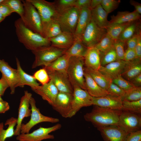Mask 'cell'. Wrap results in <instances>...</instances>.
Instances as JSON below:
<instances>
[{"label":"cell","mask_w":141,"mask_h":141,"mask_svg":"<svg viewBox=\"0 0 141 141\" xmlns=\"http://www.w3.org/2000/svg\"><path fill=\"white\" fill-rule=\"evenodd\" d=\"M15 32L19 41L27 49L32 51L51 45L49 39L27 28L20 18L14 22Z\"/></svg>","instance_id":"cell-1"},{"label":"cell","mask_w":141,"mask_h":141,"mask_svg":"<svg viewBox=\"0 0 141 141\" xmlns=\"http://www.w3.org/2000/svg\"><path fill=\"white\" fill-rule=\"evenodd\" d=\"M93 105L91 111L84 116L86 121L91 122L97 128L110 125L118 126L119 116L122 110Z\"/></svg>","instance_id":"cell-2"},{"label":"cell","mask_w":141,"mask_h":141,"mask_svg":"<svg viewBox=\"0 0 141 141\" xmlns=\"http://www.w3.org/2000/svg\"><path fill=\"white\" fill-rule=\"evenodd\" d=\"M66 50L60 49L51 45L42 47L32 51L35 59L32 68L46 66L64 54Z\"/></svg>","instance_id":"cell-3"},{"label":"cell","mask_w":141,"mask_h":141,"mask_svg":"<svg viewBox=\"0 0 141 141\" xmlns=\"http://www.w3.org/2000/svg\"><path fill=\"white\" fill-rule=\"evenodd\" d=\"M22 1L24 5V11L23 16L21 18L24 25L33 32L43 36L42 22L37 10L28 0Z\"/></svg>","instance_id":"cell-4"},{"label":"cell","mask_w":141,"mask_h":141,"mask_svg":"<svg viewBox=\"0 0 141 141\" xmlns=\"http://www.w3.org/2000/svg\"><path fill=\"white\" fill-rule=\"evenodd\" d=\"M84 57H71L67 73L73 87L74 85H77L86 90L84 75Z\"/></svg>","instance_id":"cell-5"},{"label":"cell","mask_w":141,"mask_h":141,"mask_svg":"<svg viewBox=\"0 0 141 141\" xmlns=\"http://www.w3.org/2000/svg\"><path fill=\"white\" fill-rule=\"evenodd\" d=\"M80 10L74 7L58 13L55 19L62 32L73 34L77 26Z\"/></svg>","instance_id":"cell-6"},{"label":"cell","mask_w":141,"mask_h":141,"mask_svg":"<svg viewBox=\"0 0 141 141\" xmlns=\"http://www.w3.org/2000/svg\"><path fill=\"white\" fill-rule=\"evenodd\" d=\"M36 8L41 19L44 28L51 21L55 20L58 14L54 2L44 0H28Z\"/></svg>","instance_id":"cell-7"},{"label":"cell","mask_w":141,"mask_h":141,"mask_svg":"<svg viewBox=\"0 0 141 141\" xmlns=\"http://www.w3.org/2000/svg\"><path fill=\"white\" fill-rule=\"evenodd\" d=\"M36 102L32 97L30 101L31 113L30 120L26 124L22 123L20 133H28L31 129L37 124L44 122L52 123H57L59 120L57 118L45 116L41 113L36 105Z\"/></svg>","instance_id":"cell-8"},{"label":"cell","mask_w":141,"mask_h":141,"mask_svg":"<svg viewBox=\"0 0 141 141\" xmlns=\"http://www.w3.org/2000/svg\"><path fill=\"white\" fill-rule=\"evenodd\" d=\"M106 33V29L98 26L92 18L80 38L87 48L94 47Z\"/></svg>","instance_id":"cell-9"},{"label":"cell","mask_w":141,"mask_h":141,"mask_svg":"<svg viewBox=\"0 0 141 141\" xmlns=\"http://www.w3.org/2000/svg\"><path fill=\"white\" fill-rule=\"evenodd\" d=\"M61 127L60 124L49 127H40L31 133H20L17 136L16 139L19 141H42L46 139H53L55 138L54 136L49 133L60 129Z\"/></svg>","instance_id":"cell-10"},{"label":"cell","mask_w":141,"mask_h":141,"mask_svg":"<svg viewBox=\"0 0 141 141\" xmlns=\"http://www.w3.org/2000/svg\"><path fill=\"white\" fill-rule=\"evenodd\" d=\"M73 87L72 110L69 118L75 115L82 108L92 105L93 97L86 90L76 85L73 86Z\"/></svg>","instance_id":"cell-11"},{"label":"cell","mask_w":141,"mask_h":141,"mask_svg":"<svg viewBox=\"0 0 141 141\" xmlns=\"http://www.w3.org/2000/svg\"><path fill=\"white\" fill-rule=\"evenodd\" d=\"M118 126L129 133L140 130L141 114L122 110L119 116Z\"/></svg>","instance_id":"cell-12"},{"label":"cell","mask_w":141,"mask_h":141,"mask_svg":"<svg viewBox=\"0 0 141 141\" xmlns=\"http://www.w3.org/2000/svg\"><path fill=\"white\" fill-rule=\"evenodd\" d=\"M72 98V94L59 92L52 108L62 117L69 118Z\"/></svg>","instance_id":"cell-13"},{"label":"cell","mask_w":141,"mask_h":141,"mask_svg":"<svg viewBox=\"0 0 141 141\" xmlns=\"http://www.w3.org/2000/svg\"><path fill=\"white\" fill-rule=\"evenodd\" d=\"M32 97L31 93L26 90L24 91V95L20 99L17 124L14 130V136H17L20 134L21 126L24 118L31 115V110L29 107L30 101Z\"/></svg>","instance_id":"cell-14"},{"label":"cell","mask_w":141,"mask_h":141,"mask_svg":"<svg viewBox=\"0 0 141 141\" xmlns=\"http://www.w3.org/2000/svg\"><path fill=\"white\" fill-rule=\"evenodd\" d=\"M0 71L9 84L11 94H14L20 81L18 71L12 68L4 60L0 59Z\"/></svg>","instance_id":"cell-15"},{"label":"cell","mask_w":141,"mask_h":141,"mask_svg":"<svg viewBox=\"0 0 141 141\" xmlns=\"http://www.w3.org/2000/svg\"><path fill=\"white\" fill-rule=\"evenodd\" d=\"M97 128L104 141H126L129 134L117 125H110Z\"/></svg>","instance_id":"cell-16"},{"label":"cell","mask_w":141,"mask_h":141,"mask_svg":"<svg viewBox=\"0 0 141 141\" xmlns=\"http://www.w3.org/2000/svg\"><path fill=\"white\" fill-rule=\"evenodd\" d=\"M92 104L102 108L122 110V101L121 98L109 94L102 97H93Z\"/></svg>","instance_id":"cell-17"},{"label":"cell","mask_w":141,"mask_h":141,"mask_svg":"<svg viewBox=\"0 0 141 141\" xmlns=\"http://www.w3.org/2000/svg\"><path fill=\"white\" fill-rule=\"evenodd\" d=\"M59 92L72 94L73 87L68 78L67 74L54 71L48 73Z\"/></svg>","instance_id":"cell-18"},{"label":"cell","mask_w":141,"mask_h":141,"mask_svg":"<svg viewBox=\"0 0 141 141\" xmlns=\"http://www.w3.org/2000/svg\"><path fill=\"white\" fill-rule=\"evenodd\" d=\"M32 89L52 106L54 104L59 92L58 90L51 80L48 83Z\"/></svg>","instance_id":"cell-19"},{"label":"cell","mask_w":141,"mask_h":141,"mask_svg":"<svg viewBox=\"0 0 141 141\" xmlns=\"http://www.w3.org/2000/svg\"><path fill=\"white\" fill-rule=\"evenodd\" d=\"M126 62L124 60H118L104 66H101L98 70L112 80L121 75Z\"/></svg>","instance_id":"cell-20"},{"label":"cell","mask_w":141,"mask_h":141,"mask_svg":"<svg viewBox=\"0 0 141 141\" xmlns=\"http://www.w3.org/2000/svg\"><path fill=\"white\" fill-rule=\"evenodd\" d=\"M51 45L57 48L67 50L73 44L74 37L73 34L62 32L57 36L49 39Z\"/></svg>","instance_id":"cell-21"},{"label":"cell","mask_w":141,"mask_h":141,"mask_svg":"<svg viewBox=\"0 0 141 141\" xmlns=\"http://www.w3.org/2000/svg\"><path fill=\"white\" fill-rule=\"evenodd\" d=\"M141 59L136 58L126 61L121 74L124 79L130 81L132 79L141 73Z\"/></svg>","instance_id":"cell-22"},{"label":"cell","mask_w":141,"mask_h":141,"mask_svg":"<svg viewBox=\"0 0 141 141\" xmlns=\"http://www.w3.org/2000/svg\"><path fill=\"white\" fill-rule=\"evenodd\" d=\"M91 19V10L90 8H85L80 10L77 26L73 33L74 38H80Z\"/></svg>","instance_id":"cell-23"},{"label":"cell","mask_w":141,"mask_h":141,"mask_svg":"<svg viewBox=\"0 0 141 141\" xmlns=\"http://www.w3.org/2000/svg\"><path fill=\"white\" fill-rule=\"evenodd\" d=\"M102 53L95 47L89 48L84 57L86 67L98 70L101 66Z\"/></svg>","instance_id":"cell-24"},{"label":"cell","mask_w":141,"mask_h":141,"mask_svg":"<svg viewBox=\"0 0 141 141\" xmlns=\"http://www.w3.org/2000/svg\"><path fill=\"white\" fill-rule=\"evenodd\" d=\"M140 15L135 10L132 12L119 11L116 15L111 16L109 25L131 22L140 20Z\"/></svg>","instance_id":"cell-25"},{"label":"cell","mask_w":141,"mask_h":141,"mask_svg":"<svg viewBox=\"0 0 141 141\" xmlns=\"http://www.w3.org/2000/svg\"><path fill=\"white\" fill-rule=\"evenodd\" d=\"M84 75L86 90L92 97H102L108 94L107 91L99 86L91 76L84 70Z\"/></svg>","instance_id":"cell-26"},{"label":"cell","mask_w":141,"mask_h":141,"mask_svg":"<svg viewBox=\"0 0 141 141\" xmlns=\"http://www.w3.org/2000/svg\"><path fill=\"white\" fill-rule=\"evenodd\" d=\"M70 57L64 54L58 57L44 68L48 74L54 71L58 72L67 74Z\"/></svg>","instance_id":"cell-27"},{"label":"cell","mask_w":141,"mask_h":141,"mask_svg":"<svg viewBox=\"0 0 141 141\" xmlns=\"http://www.w3.org/2000/svg\"><path fill=\"white\" fill-rule=\"evenodd\" d=\"M92 18L99 27L106 29L109 25L107 19L108 14L100 4L91 10Z\"/></svg>","instance_id":"cell-28"},{"label":"cell","mask_w":141,"mask_h":141,"mask_svg":"<svg viewBox=\"0 0 141 141\" xmlns=\"http://www.w3.org/2000/svg\"><path fill=\"white\" fill-rule=\"evenodd\" d=\"M17 69L18 71L20 78V81L17 86L23 87L25 85L30 86L32 89H34L39 86V84L37 81L33 77L25 72L20 65V62L17 58H16Z\"/></svg>","instance_id":"cell-29"},{"label":"cell","mask_w":141,"mask_h":141,"mask_svg":"<svg viewBox=\"0 0 141 141\" xmlns=\"http://www.w3.org/2000/svg\"><path fill=\"white\" fill-rule=\"evenodd\" d=\"M84 70L91 76L99 86L107 91L112 82L111 80L107 77L98 70L85 67H84Z\"/></svg>","instance_id":"cell-30"},{"label":"cell","mask_w":141,"mask_h":141,"mask_svg":"<svg viewBox=\"0 0 141 141\" xmlns=\"http://www.w3.org/2000/svg\"><path fill=\"white\" fill-rule=\"evenodd\" d=\"M83 43L81 38L78 37L74 38L73 44L66 51L65 54L70 57H84L87 49Z\"/></svg>","instance_id":"cell-31"},{"label":"cell","mask_w":141,"mask_h":141,"mask_svg":"<svg viewBox=\"0 0 141 141\" xmlns=\"http://www.w3.org/2000/svg\"><path fill=\"white\" fill-rule=\"evenodd\" d=\"M17 118L11 117L8 119L5 125L8 126L6 129L4 128L3 123H0V141H5L7 138L14 136V127L17 124Z\"/></svg>","instance_id":"cell-32"},{"label":"cell","mask_w":141,"mask_h":141,"mask_svg":"<svg viewBox=\"0 0 141 141\" xmlns=\"http://www.w3.org/2000/svg\"><path fill=\"white\" fill-rule=\"evenodd\" d=\"M140 20L131 22L124 30L118 39L125 42L140 31Z\"/></svg>","instance_id":"cell-33"},{"label":"cell","mask_w":141,"mask_h":141,"mask_svg":"<svg viewBox=\"0 0 141 141\" xmlns=\"http://www.w3.org/2000/svg\"><path fill=\"white\" fill-rule=\"evenodd\" d=\"M62 32L60 26L55 20L50 22L44 28L43 36L49 39L54 37Z\"/></svg>","instance_id":"cell-34"},{"label":"cell","mask_w":141,"mask_h":141,"mask_svg":"<svg viewBox=\"0 0 141 141\" xmlns=\"http://www.w3.org/2000/svg\"><path fill=\"white\" fill-rule=\"evenodd\" d=\"M131 22L110 25L106 29L107 33L114 40L118 39L124 30Z\"/></svg>","instance_id":"cell-35"},{"label":"cell","mask_w":141,"mask_h":141,"mask_svg":"<svg viewBox=\"0 0 141 141\" xmlns=\"http://www.w3.org/2000/svg\"><path fill=\"white\" fill-rule=\"evenodd\" d=\"M114 41V40L106 33L94 47L103 53L113 46Z\"/></svg>","instance_id":"cell-36"},{"label":"cell","mask_w":141,"mask_h":141,"mask_svg":"<svg viewBox=\"0 0 141 141\" xmlns=\"http://www.w3.org/2000/svg\"><path fill=\"white\" fill-rule=\"evenodd\" d=\"M3 3L8 6L13 12H16L22 17L24 13V7L22 1L20 0H4Z\"/></svg>","instance_id":"cell-37"},{"label":"cell","mask_w":141,"mask_h":141,"mask_svg":"<svg viewBox=\"0 0 141 141\" xmlns=\"http://www.w3.org/2000/svg\"><path fill=\"white\" fill-rule=\"evenodd\" d=\"M122 111H127L141 114V99L137 101H122Z\"/></svg>","instance_id":"cell-38"},{"label":"cell","mask_w":141,"mask_h":141,"mask_svg":"<svg viewBox=\"0 0 141 141\" xmlns=\"http://www.w3.org/2000/svg\"><path fill=\"white\" fill-rule=\"evenodd\" d=\"M122 101H136L141 99V87H134L125 92L124 95L120 98Z\"/></svg>","instance_id":"cell-39"},{"label":"cell","mask_w":141,"mask_h":141,"mask_svg":"<svg viewBox=\"0 0 141 141\" xmlns=\"http://www.w3.org/2000/svg\"><path fill=\"white\" fill-rule=\"evenodd\" d=\"M119 60L113 46L105 52L102 53L101 66H104Z\"/></svg>","instance_id":"cell-40"},{"label":"cell","mask_w":141,"mask_h":141,"mask_svg":"<svg viewBox=\"0 0 141 141\" xmlns=\"http://www.w3.org/2000/svg\"><path fill=\"white\" fill-rule=\"evenodd\" d=\"M112 81L126 92L135 87L129 81L123 78L121 75L112 80Z\"/></svg>","instance_id":"cell-41"},{"label":"cell","mask_w":141,"mask_h":141,"mask_svg":"<svg viewBox=\"0 0 141 141\" xmlns=\"http://www.w3.org/2000/svg\"><path fill=\"white\" fill-rule=\"evenodd\" d=\"M76 0H58L54 2L56 8L59 13L74 7Z\"/></svg>","instance_id":"cell-42"},{"label":"cell","mask_w":141,"mask_h":141,"mask_svg":"<svg viewBox=\"0 0 141 141\" xmlns=\"http://www.w3.org/2000/svg\"><path fill=\"white\" fill-rule=\"evenodd\" d=\"M120 2V0H102L101 5L108 14L117 8Z\"/></svg>","instance_id":"cell-43"},{"label":"cell","mask_w":141,"mask_h":141,"mask_svg":"<svg viewBox=\"0 0 141 141\" xmlns=\"http://www.w3.org/2000/svg\"><path fill=\"white\" fill-rule=\"evenodd\" d=\"M33 76L42 85L48 83L50 80L49 75L44 68L36 72Z\"/></svg>","instance_id":"cell-44"},{"label":"cell","mask_w":141,"mask_h":141,"mask_svg":"<svg viewBox=\"0 0 141 141\" xmlns=\"http://www.w3.org/2000/svg\"><path fill=\"white\" fill-rule=\"evenodd\" d=\"M125 42L119 39L114 40L113 47L119 60H124Z\"/></svg>","instance_id":"cell-45"},{"label":"cell","mask_w":141,"mask_h":141,"mask_svg":"<svg viewBox=\"0 0 141 141\" xmlns=\"http://www.w3.org/2000/svg\"><path fill=\"white\" fill-rule=\"evenodd\" d=\"M108 94L120 98L125 94V92L116 84L111 82L107 90Z\"/></svg>","instance_id":"cell-46"},{"label":"cell","mask_w":141,"mask_h":141,"mask_svg":"<svg viewBox=\"0 0 141 141\" xmlns=\"http://www.w3.org/2000/svg\"><path fill=\"white\" fill-rule=\"evenodd\" d=\"M140 34L141 31L125 42V45H126L127 49H134L138 41L139 36Z\"/></svg>","instance_id":"cell-47"},{"label":"cell","mask_w":141,"mask_h":141,"mask_svg":"<svg viewBox=\"0 0 141 141\" xmlns=\"http://www.w3.org/2000/svg\"><path fill=\"white\" fill-rule=\"evenodd\" d=\"M137 58L134 49H127L125 51L124 60L129 61Z\"/></svg>","instance_id":"cell-48"},{"label":"cell","mask_w":141,"mask_h":141,"mask_svg":"<svg viewBox=\"0 0 141 141\" xmlns=\"http://www.w3.org/2000/svg\"><path fill=\"white\" fill-rule=\"evenodd\" d=\"M126 141H141V130L130 133Z\"/></svg>","instance_id":"cell-49"},{"label":"cell","mask_w":141,"mask_h":141,"mask_svg":"<svg viewBox=\"0 0 141 141\" xmlns=\"http://www.w3.org/2000/svg\"><path fill=\"white\" fill-rule=\"evenodd\" d=\"M91 0H76L74 7L79 10L90 8Z\"/></svg>","instance_id":"cell-50"},{"label":"cell","mask_w":141,"mask_h":141,"mask_svg":"<svg viewBox=\"0 0 141 141\" xmlns=\"http://www.w3.org/2000/svg\"><path fill=\"white\" fill-rule=\"evenodd\" d=\"M13 11L7 5L2 3L0 4V13L5 17L10 15Z\"/></svg>","instance_id":"cell-51"},{"label":"cell","mask_w":141,"mask_h":141,"mask_svg":"<svg viewBox=\"0 0 141 141\" xmlns=\"http://www.w3.org/2000/svg\"><path fill=\"white\" fill-rule=\"evenodd\" d=\"M9 87V84L4 78L2 76L0 79V96H3L6 89Z\"/></svg>","instance_id":"cell-52"},{"label":"cell","mask_w":141,"mask_h":141,"mask_svg":"<svg viewBox=\"0 0 141 141\" xmlns=\"http://www.w3.org/2000/svg\"><path fill=\"white\" fill-rule=\"evenodd\" d=\"M137 58L141 59V34L139 36L138 41L135 48Z\"/></svg>","instance_id":"cell-53"},{"label":"cell","mask_w":141,"mask_h":141,"mask_svg":"<svg viewBox=\"0 0 141 141\" xmlns=\"http://www.w3.org/2000/svg\"><path fill=\"white\" fill-rule=\"evenodd\" d=\"M9 109L10 106L8 102L3 99L0 100V114L5 113Z\"/></svg>","instance_id":"cell-54"},{"label":"cell","mask_w":141,"mask_h":141,"mask_svg":"<svg viewBox=\"0 0 141 141\" xmlns=\"http://www.w3.org/2000/svg\"><path fill=\"white\" fill-rule=\"evenodd\" d=\"M129 81L135 87H141V73L134 77Z\"/></svg>","instance_id":"cell-55"},{"label":"cell","mask_w":141,"mask_h":141,"mask_svg":"<svg viewBox=\"0 0 141 141\" xmlns=\"http://www.w3.org/2000/svg\"><path fill=\"white\" fill-rule=\"evenodd\" d=\"M131 4L133 6L135 10L139 14H141V4L140 3L131 0L130 1Z\"/></svg>","instance_id":"cell-56"},{"label":"cell","mask_w":141,"mask_h":141,"mask_svg":"<svg viewBox=\"0 0 141 141\" xmlns=\"http://www.w3.org/2000/svg\"><path fill=\"white\" fill-rule=\"evenodd\" d=\"M102 0H91L90 8L91 10L101 4Z\"/></svg>","instance_id":"cell-57"},{"label":"cell","mask_w":141,"mask_h":141,"mask_svg":"<svg viewBox=\"0 0 141 141\" xmlns=\"http://www.w3.org/2000/svg\"><path fill=\"white\" fill-rule=\"evenodd\" d=\"M5 18V17L0 13V23L3 21Z\"/></svg>","instance_id":"cell-58"},{"label":"cell","mask_w":141,"mask_h":141,"mask_svg":"<svg viewBox=\"0 0 141 141\" xmlns=\"http://www.w3.org/2000/svg\"><path fill=\"white\" fill-rule=\"evenodd\" d=\"M4 0H0V4H1L4 1Z\"/></svg>","instance_id":"cell-59"},{"label":"cell","mask_w":141,"mask_h":141,"mask_svg":"<svg viewBox=\"0 0 141 141\" xmlns=\"http://www.w3.org/2000/svg\"><path fill=\"white\" fill-rule=\"evenodd\" d=\"M2 100V99L1 98V96H0V100Z\"/></svg>","instance_id":"cell-60"}]
</instances>
